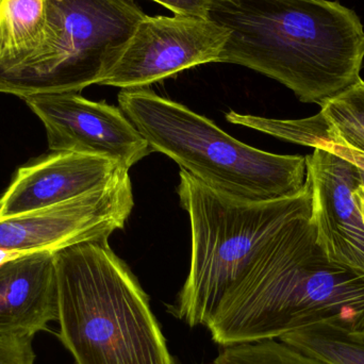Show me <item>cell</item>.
<instances>
[{"instance_id": "cell-7", "label": "cell", "mask_w": 364, "mask_h": 364, "mask_svg": "<svg viewBox=\"0 0 364 364\" xmlns=\"http://www.w3.org/2000/svg\"><path fill=\"white\" fill-rule=\"evenodd\" d=\"M129 171L102 188L51 207L0 220V263L38 252H55L124 228L134 208Z\"/></svg>"}, {"instance_id": "cell-9", "label": "cell", "mask_w": 364, "mask_h": 364, "mask_svg": "<svg viewBox=\"0 0 364 364\" xmlns=\"http://www.w3.org/2000/svg\"><path fill=\"white\" fill-rule=\"evenodd\" d=\"M23 102L44 125L50 151L100 156L128 171L153 153L121 108L75 92L41 94Z\"/></svg>"}, {"instance_id": "cell-6", "label": "cell", "mask_w": 364, "mask_h": 364, "mask_svg": "<svg viewBox=\"0 0 364 364\" xmlns=\"http://www.w3.org/2000/svg\"><path fill=\"white\" fill-rule=\"evenodd\" d=\"M145 15L136 0H48L41 44L0 68V93L25 100L98 85Z\"/></svg>"}, {"instance_id": "cell-11", "label": "cell", "mask_w": 364, "mask_h": 364, "mask_svg": "<svg viewBox=\"0 0 364 364\" xmlns=\"http://www.w3.org/2000/svg\"><path fill=\"white\" fill-rule=\"evenodd\" d=\"M123 170L108 158L51 151L17 170L0 198V220L76 198L106 186Z\"/></svg>"}, {"instance_id": "cell-8", "label": "cell", "mask_w": 364, "mask_h": 364, "mask_svg": "<svg viewBox=\"0 0 364 364\" xmlns=\"http://www.w3.org/2000/svg\"><path fill=\"white\" fill-rule=\"evenodd\" d=\"M228 38L229 30L209 17L145 15L98 85L149 87L188 68L218 63Z\"/></svg>"}, {"instance_id": "cell-19", "label": "cell", "mask_w": 364, "mask_h": 364, "mask_svg": "<svg viewBox=\"0 0 364 364\" xmlns=\"http://www.w3.org/2000/svg\"><path fill=\"white\" fill-rule=\"evenodd\" d=\"M320 146L325 147V149H331L333 153L342 156L346 159L350 160V162L355 164L358 168L359 173H360L361 184L364 188V155L359 153V151H354V149H348V147L342 146V145L333 144V143H325V144L320 145ZM318 147V146H316Z\"/></svg>"}, {"instance_id": "cell-3", "label": "cell", "mask_w": 364, "mask_h": 364, "mask_svg": "<svg viewBox=\"0 0 364 364\" xmlns=\"http://www.w3.org/2000/svg\"><path fill=\"white\" fill-rule=\"evenodd\" d=\"M60 341L76 364H177L149 299L108 240L53 252Z\"/></svg>"}, {"instance_id": "cell-4", "label": "cell", "mask_w": 364, "mask_h": 364, "mask_svg": "<svg viewBox=\"0 0 364 364\" xmlns=\"http://www.w3.org/2000/svg\"><path fill=\"white\" fill-rule=\"evenodd\" d=\"M177 193L190 218V271L168 311L190 327L207 326L227 294L287 227L311 215L312 192L267 201L220 194L181 168Z\"/></svg>"}, {"instance_id": "cell-1", "label": "cell", "mask_w": 364, "mask_h": 364, "mask_svg": "<svg viewBox=\"0 0 364 364\" xmlns=\"http://www.w3.org/2000/svg\"><path fill=\"white\" fill-rule=\"evenodd\" d=\"M208 17L229 30L218 63L256 70L322 105L360 80L364 30L331 0H212Z\"/></svg>"}, {"instance_id": "cell-13", "label": "cell", "mask_w": 364, "mask_h": 364, "mask_svg": "<svg viewBox=\"0 0 364 364\" xmlns=\"http://www.w3.org/2000/svg\"><path fill=\"white\" fill-rule=\"evenodd\" d=\"M279 340L331 364H364V314L352 323L314 325Z\"/></svg>"}, {"instance_id": "cell-18", "label": "cell", "mask_w": 364, "mask_h": 364, "mask_svg": "<svg viewBox=\"0 0 364 364\" xmlns=\"http://www.w3.org/2000/svg\"><path fill=\"white\" fill-rule=\"evenodd\" d=\"M172 11L175 15L208 18L212 0H153Z\"/></svg>"}, {"instance_id": "cell-5", "label": "cell", "mask_w": 364, "mask_h": 364, "mask_svg": "<svg viewBox=\"0 0 364 364\" xmlns=\"http://www.w3.org/2000/svg\"><path fill=\"white\" fill-rule=\"evenodd\" d=\"M119 105L151 151L168 156L220 194L267 201L293 196L305 186L306 157L275 155L244 144L149 87L122 90Z\"/></svg>"}, {"instance_id": "cell-20", "label": "cell", "mask_w": 364, "mask_h": 364, "mask_svg": "<svg viewBox=\"0 0 364 364\" xmlns=\"http://www.w3.org/2000/svg\"><path fill=\"white\" fill-rule=\"evenodd\" d=\"M359 200H360L361 210H363V220H364V188L363 184H360L358 188Z\"/></svg>"}, {"instance_id": "cell-10", "label": "cell", "mask_w": 364, "mask_h": 364, "mask_svg": "<svg viewBox=\"0 0 364 364\" xmlns=\"http://www.w3.org/2000/svg\"><path fill=\"white\" fill-rule=\"evenodd\" d=\"M316 241L329 260L364 273V220L358 168L325 147L306 157Z\"/></svg>"}, {"instance_id": "cell-17", "label": "cell", "mask_w": 364, "mask_h": 364, "mask_svg": "<svg viewBox=\"0 0 364 364\" xmlns=\"http://www.w3.org/2000/svg\"><path fill=\"white\" fill-rule=\"evenodd\" d=\"M33 340L0 338V364H34Z\"/></svg>"}, {"instance_id": "cell-2", "label": "cell", "mask_w": 364, "mask_h": 364, "mask_svg": "<svg viewBox=\"0 0 364 364\" xmlns=\"http://www.w3.org/2000/svg\"><path fill=\"white\" fill-rule=\"evenodd\" d=\"M310 216L280 232L225 296L205 326L213 342L226 348L280 339L363 316V272L329 260Z\"/></svg>"}, {"instance_id": "cell-12", "label": "cell", "mask_w": 364, "mask_h": 364, "mask_svg": "<svg viewBox=\"0 0 364 364\" xmlns=\"http://www.w3.org/2000/svg\"><path fill=\"white\" fill-rule=\"evenodd\" d=\"M59 316L57 269L51 252L0 263V338L33 340Z\"/></svg>"}, {"instance_id": "cell-16", "label": "cell", "mask_w": 364, "mask_h": 364, "mask_svg": "<svg viewBox=\"0 0 364 364\" xmlns=\"http://www.w3.org/2000/svg\"><path fill=\"white\" fill-rule=\"evenodd\" d=\"M212 364H331L310 356L279 339L223 348Z\"/></svg>"}, {"instance_id": "cell-15", "label": "cell", "mask_w": 364, "mask_h": 364, "mask_svg": "<svg viewBox=\"0 0 364 364\" xmlns=\"http://www.w3.org/2000/svg\"><path fill=\"white\" fill-rule=\"evenodd\" d=\"M320 106L318 117L324 127V142L321 145L333 143L354 149L364 155L363 79Z\"/></svg>"}, {"instance_id": "cell-14", "label": "cell", "mask_w": 364, "mask_h": 364, "mask_svg": "<svg viewBox=\"0 0 364 364\" xmlns=\"http://www.w3.org/2000/svg\"><path fill=\"white\" fill-rule=\"evenodd\" d=\"M48 0H0V68L33 53L42 41Z\"/></svg>"}]
</instances>
